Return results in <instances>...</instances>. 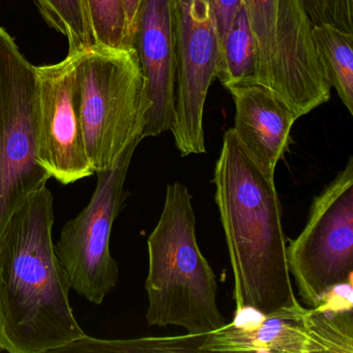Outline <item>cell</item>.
<instances>
[{"label": "cell", "mask_w": 353, "mask_h": 353, "mask_svg": "<svg viewBox=\"0 0 353 353\" xmlns=\"http://www.w3.org/2000/svg\"><path fill=\"white\" fill-rule=\"evenodd\" d=\"M312 26H330L353 34V0H301Z\"/></svg>", "instance_id": "19"}, {"label": "cell", "mask_w": 353, "mask_h": 353, "mask_svg": "<svg viewBox=\"0 0 353 353\" xmlns=\"http://www.w3.org/2000/svg\"><path fill=\"white\" fill-rule=\"evenodd\" d=\"M133 47L137 52L150 102L143 139L172 127L176 88L174 0H143Z\"/></svg>", "instance_id": "11"}, {"label": "cell", "mask_w": 353, "mask_h": 353, "mask_svg": "<svg viewBox=\"0 0 353 353\" xmlns=\"http://www.w3.org/2000/svg\"><path fill=\"white\" fill-rule=\"evenodd\" d=\"M84 3L96 44L128 47L121 0H84Z\"/></svg>", "instance_id": "18"}, {"label": "cell", "mask_w": 353, "mask_h": 353, "mask_svg": "<svg viewBox=\"0 0 353 353\" xmlns=\"http://www.w3.org/2000/svg\"><path fill=\"white\" fill-rule=\"evenodd\" d=\"M235 106V136L254 162L274 176L276 165L291 143L297 121L293 111L270 88L258 81L226 88Z\"/></svg>", "instance_id": "12"}, {"label": "cell", "mask_w": 353, "mask_h": 353, "mask_svg": "<svg viewBox=\"0 0 353 353\" xmlns=\"http://www.w3.org/2000/svg\"><path fill=\"white\" fill-rule=\"evenodd\" d=\"M241 5V0H212V9L216 17V30H218L219 48L224 42L234 19L235 14L239 11Z\"/></svg>", "instance_id": "20"}, {"label": "cell", "mask_w": 353, "mask_h": 353, "mask_svg": "<svg viewBox=\"0 0 353 353\" xmlns=\"http://www.w3.org/2000/svg\"><path fill=\"white\" fill-rule=\"evenodd\" d=\"M307 312L299 305L261 315L254 323L235 320L208 334L200 352L314 353Z\"/></svg>", "instance_id": "13"}, {"label": "cell", "mask_w": 353, "mask_h": 353, "mask_svg": "<svg viewBox=\"0 0 353 353\" xmlns=\"http://www.w3.org/2000/svg\"><path fill=\"white\" fill-rule=\"evenodd\" d=\"M47 23L65 37L69 53L96 44L84 0H34Z\"/></svg>", "instance_id": "17"}, {"label": "cell", "mask_w": 353, "mask_h": 353, "mask_svg": "<svg viewBox=\"0 0 353 353\" xmlns=\"http://www.w3.org/2000/svg\"><path fill=\"white\" fill-rule=\"evenodd\" d=\"M0 351H3V344H1V330H0Z\"/></svg>", "instance_id": "22"}, {"label": "cell", "mask_w": 353, "mask_h": 353, "mask_svg": "<svg viewBox=\"0 0 353 353\" xmlns=\"http://www.w3.org/2000/svg\"><path fill=\"white\" fill-rule=\"evenodd\" d=\"M78 52L36 67L38 79L39 159L52 179L71 185L94 174L86 154L78 108Z\"/></svg>", "instance_id": "10"}, {"label": "cell", "mask_w": 353, "mask_h": 353, "mask_svg": "<svg viewBox=\"0 0 353 353\" xmlns=\"http://www.w3.org/2000/svg\"><path fill=\"white\" fill-rule=\"evenodd\" d=\"M212 183L234 278L235 314L251 309L270 315L301 305L287 263L274 176L254 162L233 129L223 138Z\"/></svg>", "instance_id": "2"}, {"label": "cell", "mask_w": 353, "mask_h": 353, "mask_svg": "<svg viewBox=\"0 0 353 353\" xmlns=\"http://www.w3.org/2000/svg\"><path fill=\"white\" fill-rule=\"evenodd\" d=\"M175 108L170 131L181 156L205 154L204 107L216 79L219 39L212 0H174Z\"/></svg>", "instance_id": "9"}, {"label": "cell", "mask_w": 353, "mask_h": 353, "mask_svg": "<svg viewBox=\"0 0 353 353\" xmlns=\"http://www.w3.org/2000/svg\"><path fill=\"white\" fill-rule=\"evenodd\" d=\"M216 79L225 88L257 81V49L243 5L219 48Z\"/></svg>", "instance_id": "15"}, {"label": "cell", "mask_w": 353, "mask_h": 353, "mask_svg": "<svg viewBox=\"0 0 353 353\" xmlns=\"http://www.w3.org/2000/svg\"><path fill=\"white\" fill-rule=\"evenodd\" d=\"M148 323L208 334L226 325L216 303V274L200 251L189 189L167 185L160 220L148 239Z\"/></svg>", "instance_id": "3"}, {"label": "cell", "mask_w": 353, "mask_h": 353, "mask_svg": "<svg viewBox=\"0 0 353 353\" xmlns=\"http://www.w3.org/2000/svg\"><path fill=\"white\" fill-rule=\"evenodd\" d=\"M142 1L143 0H121L123 14H125L127 46L132 48H134V36H135L136 26H137Z\"/></svg>", "instance_id": "21"}, {"label": "cell", "mask_w": 353, "mask_h": 353, "mask_svg": "<svg viewBox=\"0 0 353 353\" xmlns=\"http://www.w3.org/2000/svg\"><path fill=\"white\" fill-rule=\"evenodd\" d=\"M138 145L129 146L112 166L96 172L98 181L90 202L65 223L55 245L71 288L96 305L104 301L119 281V264L110 251L111 232L125 205V179Z\"/></svg>", "instance_id": "8"}, {"label": "cell", "mask_w": 353, "mask_h": 353, "mask_svg": "<svg viewBox=\"0 0 353 353\" xmlns=\"http://www.w3.org/2000/svg\"><path fill=\"white\" fill-rule=\"evenodd\" d=\"M50 179L39 159L36 67L0 28V239L16 212Z\"/></svg>", "instance_id": "6"}, {"label": "cell", "mask_w": 353, "mask_h": 353, "mask_svg": "<svg viewBox=\"0 0 353 353\" xmlns=\"http://www.w3.org/2000/svg\"><path fill=\"white\" fill-rule=\"evenodd\" d=\"M257 49V81L297 119L332 98L316 59L311 21L301 0H241Z\"/></svg>", "instance_id": "5"}, {"label": "cell", "mask_w": 353, "mask_h": 353, "mask_svg": "<svg viewBox=\"0 0 353 353\" xmlns=\"http://www.w3.org/2000/svg\"><path fill=\"white\" fill-rule=\"evenodd\" d=\"M287 263L311 309L334 287L353 282L352 157L314 198L305 228L287 247Z\"/></svg>", "instance_id": "7"}, {"label": "cell", "mask_w": 353, "mask_h": 353, "mask_svg": "<svg viewBox=\"0 0 353 353\" xmlns=\"http://www.w3.org/2000/svg\"><path fill=\"white\" fill-rule=\"evenodd\" d=\"M316 59L324 81L353 115V34L330 26L312 28Z\"/></svg>", "instance_id": "14"}, {"label": "cell", "mask_w": 353, "mask_h": 353, "mask_svg": "<svg viewBox=\"0 0 353 353\" xmlns=\"http://www.w3.org/2000/svg\"><path fill=\"white\" fill-rule=\"evenodd\" d=\"M76 80L86 154L96 173L143 140L150 102L137 52L131 47L94 44L78 52Z\"/></svg>", "instance_id": "4"}, {"label": "cell", "mask_w": 353, "mask_h": 353, "mask_svg": "<svg viewBox=\"0 0 353 353\" xmlns=\"http://www.w3.org/2000/svg\"><path fill=\"white\" fill-rule=\"evenodd\" d=\"M208 334L176 336H152L131 340H103L92 336H82L79 340L61 347L59 352H200Z\"/></svg>", "instance_id": "16"}, {"label": "cell", "mask_w": 353, "mask_h": 353, "mask_svg": "<svg viewBox=\"0 0 353 353\" xmlns=\"http://www.w3.org/2000/svg\"><path fill=\"white\" fill-rule=\"evenodd\" d=\"M53 196L45 185L10 221L0 239L3 351L51 353L85 336L53 243Z\"/></svg>", "instance_id": "1"}]
</instances>
